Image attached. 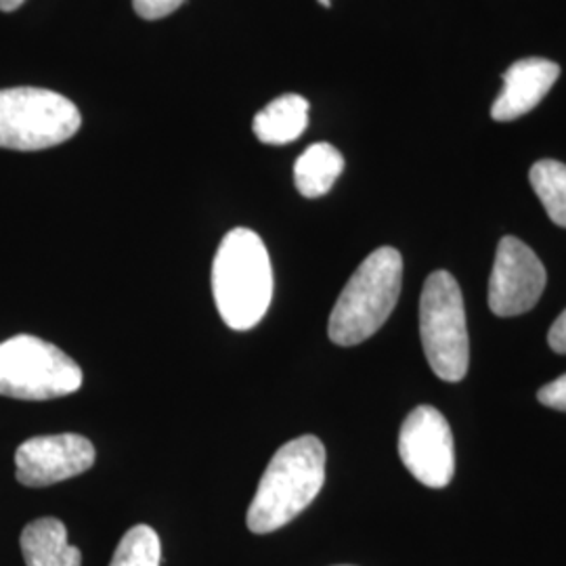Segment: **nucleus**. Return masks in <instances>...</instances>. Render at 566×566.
Masks as SVG:
<instances>
[{
  "mask_svg": "<svg viewBox=\"0 0 566 566\" xmlns=\"http://www.w3.org/2000/svg\"><path fill=\"white\" fill-rule=\"evenodd\" d=\"M214 303L231 329H252L273 301V269L266 245L252 229L229 231L212 263Z\"/></svg>",
  "mask_w": 566,
  "mask_h": 566,
  "instance_id": "2",
  "label": "nucleus"
},
{
  "mask_svg": "<svg viewBox=\"0 0 566 566\" xmlns=\"http://www.w3.org/2000/svg\"><path fill=\"white\" fill-rule=\"evenodd\" d=\"M399 455L409 474L422 485H449L455 472V447L446 416L430 405L416 407L401 426Z\"/></svg>",
  "mask_w": 566,
  "mask_h": 566,
  "instance_id": "7",
  "label": "nucleus"
},
{
  "mask_svg": "<svg viewBox=\"0 0 566 566\" xmlns=\"http://www.w3.org/2000/svg\"><path fill=\"white\" fill-rule=\"evenodd\" d=\"M420 336L432 371L446 382H460L470 365L464 298L449 271L428 275L420 298Z\"/></svg>",
  "mask_w": 566,
  "mask_h": 566,
  "instance_id": "5",
  "label": "nucleus"
},
{
  "mask_svg": "<svg viewBox=\"0 0 566 566\" xmlns=\"http://www.w3.org/2000/svg\"><path fill=\"white\" fill-rule=\"evenodd\" d=\"M185 0H133L137 15L143 20H163L177 11Z\"/></svg>",
  "mask_w": 566,
  "mask_h": 566,
  "instance_id": "16",
  "label": "nucleus"
},
{
  "mask_svg": "<svg viewBox=\"0 0 566 566\" xmlns=\"http://www.w3.org/2000/svg\"><path fill=\"white\" fill-rule=\"evenodd\" d=\"M308 126V102L301 95H282L254 116V135L266 145L296 142Z\"/></svg>",
  "mask_w": 566,
  "mask_h": 566,
  "instance_id": "12",
  "label": "nucleus"
},
{
  "mask_svg": "<svg viewBox=\"0 0 566 566\" xmlns=\"http://www.w3.org/2000/svg\"><path fill=\"white\" fill-rule=\"evenodd\" d=\"M23 2H25V0H0V11H4V13H11V11L20 9Z\"/></svg>",
  "mask_w": 566,
  "mask_h": 566,
  "instance_id": "19",
  "label": "nucleus"
},
{
  "mask_svg": "<svg viewBox=\"0 0 566 566\" xmlns=\"http://www.w3.org/2000/svg\"><path fill=\"white\" fill-rule=\"evenodd\" d=\"M325 483V447L304 434L280 447L264 470L245 523L266 535L292 523L319 495Z\"/></svg>",
  "mask_w": 566,
  "mask_h": 566,
  "instance_id": "1",
  "label": "nucleus"
},
{
  "mask_svg": "<svg viewBox=\"0 0 566 566\" xmlns=\"http://www.w3.org/2000/svg\"><path fill=\"white\" fill-rule=\"evenodd\" d=\"M546 266L518 238H504L489 277V308L497 317H516L539 303L546 290Z\"/></svg>",
  "mask_w": 566,
  "mask_h": 566,
  "instance_id": "8",
  "label": "nucleus"
},
{
  "mask_svg": "<svg viewBox=\"0 0 566 566\" xmlns=\"http://www.w3.org/2000/svg\"><path fill=\"white\" fill-rule=\"evenodd\" d=\"M539 403L546 405L549 409H558V411H566V374L556 378L554 382L544 386L537 392Z\"/></svg>",
  "mask_w": 566,
  "mask_h": 566,
  "instance_id": "17",
  "label": "nucleus"
},
{
  "mask_svg": "<svg viewBox=\"0 0 566 566\" xmlns=\"http://www.w3.org/2000/svg\"><path fill=\"white\" fill-rule=\"evenodd\" d=\"M322 7H325V9H329L332 7V0H317Z\"/></svg>",
  "mask_w": 566,
  "mask_h": 566,
  "instance_id": "20",
  "label": "nucleus"
},
{
  "mask_svg": "<svg viewBox=\"0 0 566 566\" xmlns=\"http://www.w3.org/2000/svg\"><path fill=\"white\" fill-rule=\"evenodd\" d=\"M163 544L158 533L147 525L133 526L124 533L109 566H160Z\"/></svg>",
  "mask_w": 566,
  "mask_h": 566,
  "instance_id": "15",
  "label": "nucleus"
},
{
  "mask_svg": "<svg viewBox=\"0 0 566 566\" xmlns=\"http://www.w3.org/2000/svg\"><path fill=\"white\" fill-rule=\"evenodd\" d=\"M82 118L78 107L46 88L0 91V147L39 151L72 139Z\"/></svg>",
  "mask_w": 566,
  "mask_h": 566,
  "instance_id": "6",
  "label": "nucleus"
},
{
  "mask_svg": "<svg viewBox=\"0 0 566 566\" xmlns=\"http://www.w3.org/2000/svg\"><path fill=\"white\" fill-rule=\"evenodd\" d=\"M558 76L560 65L544 57L512 63L504 74V91L491 107V118L497 122L523 118L542 103Z\"/></svg>",
  "mask_w": 566,
  "mask_h": 566,
  "instance_id": "10",
  "label": "nucleus"
},
{
  "mask_svg": "<svg viewBox=\"0 0 566 566\" xmlns=\"http://www.w3.org/2000/svg\"><path fill=\"white\" fill-rule=\"evenodd\" d=\"M82 386L81 365L55 344L20 334L0 344V395L21 401H51Z\"/></svg>",
  "mask_w": 566,
  "mask_h": 566,
  "instance_id": "4",
  "label": "nucleus"
},
{
  "mask_svg": "<svg viewBox=\"0 0 566 566\" xmlns=\"http://www.w3.org/2000/svg\"><path fill=\"white\" fill-rule=\"evenodd\" d=\"M528 181L547 217L558 227H566V164L539 160L531 166Z\"/></svg>",
  "mask_w": 566,
  "mask_h": 566,
  "instance_id": "14",
  "label": "nucleus"
},
{
  "mask_svg": "<svg viewBox=\"0 0 566 566\" xmlns=\"http://www.w3.org/2000/svg\"><path fill=\"white\" fill-rule=\"evenodd\" d=\"M95 464V447L81 434H46L21 443L15 474L21 485L49 486L81 476Z\"/></svg>",
  "mask_w": 566,
  "mask_h": 566,
  "instance_id": "9",
  "label": "nucleus"
},
{
  "mask_svg": "<svg viewBox=\"0 0 566 566\" xmlns=\"http://www.w3.org/2000/svg\"><path fill=\"white\" fill-rule=\"evenodd\" d=\"M547 344L554 353L566 355V308L547 332Z\"/></svg>",
  "mask_w": 566,
  "mask_h": 566,
  "instance_id": "18",
  "label": "nucleus"
},
{
  "mask_svg": "<svg viewBox=\"0 0 566 566\" xmlns=\"http://www.w3.org/2000/svg\"><path fill=\"white\" fill-rule=\"evenodd\" d=\"M343 170V154L329 143H315L294 164V182L301 196L315 200L334 187Z\"/></svg>",
  "mask_w": 566,
  "mask_h": 566,
  "instance_id": "13",
  "label": "nucleus"
},
{
  "mask_svg": "<svg viewBox=\"0 0 566 566\" xmlns=\"http://www.w3.org/2000/svg\"><path fill=\"white\" fill-rule=\"evenodd\" d=\"M25 566H82L78 547L67 544V528L57 518H39L21 531Z\"/></svg>",
  "mask_w": 566,
  "mask_h": 566,
  "instance_id": "11",
  "label": "nucleus"
},
{
  "mask_svg": "<svg viewBox=\"0 0 566 566\" xmlns=\"http://www.w3.org/2000/svg\"><path fill=\"white\" fill-rule=\"evenodd\" d=\"M403 282L399 250L385 245L374 250L344 285L329 315L332 343L355 346L371 338L395 311Z\"/></svg>",
  "mask_w": 566,
  "mask_h": 566,
  "instance_id": "3",
  "label": "nucleus"
}]
</instances>
